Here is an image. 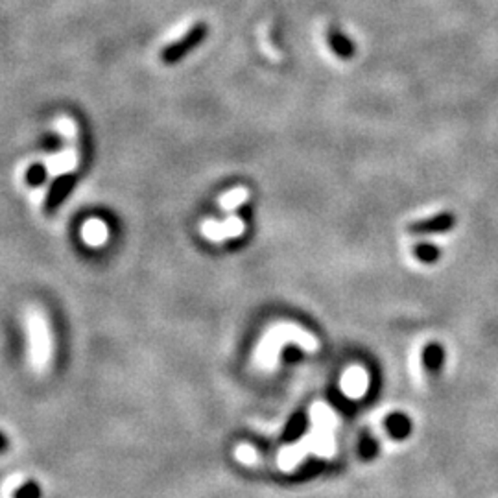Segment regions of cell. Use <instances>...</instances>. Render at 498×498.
<instances>
[{"label":"cell","instance_id":"12","mask_svg":"<svg viewBox=\"0 0 498 498\" xmlns=\"http://www.w3.org/2000/svg\"><path fill=\"white\" fill-rule=\"evenodd\" d=\"M13 498H41V487L35 482H26L13 491Z\"/></svg>","mask_w":498,"mask_h":498},{"label":"cell","instance_id":"4","mask_svg":"<svg viewBox=\"0 0 498 498\" xmlns=\"http://www.w3.org/2000/svg\"><path fill=\"white\" fill-rule=\"evenodd\" d=\"M307 428H308V415L305 414V411H295V414L288 419L286 426H284L281 441L286 445L295 443V441L303 438Z\"/></svg>","mask_w":498,"mask_h":498},{"label":"cell","instance_id":"7","mask_svg":"<svg viewBox=\"0 0 498 498\" xmlns=\"http://www.w3.org/2000/svg\"><path fill=\"white\" fill-rule=\"evenodd\" d=\"M327 39H328V44H331L332 52H334L336 56H340V58L349 59L355 56V44H352L351 39H349L347 35H343L342 32L331 30V32L327 34Z\"/></svg>","mask_w":498,"mask_h":498},{"label":"cell","instance_id":"8","mask_svg":"<svg viewBox=\"0 0 498 498\" xmlns=\"http://www.w3.org/2000/svg\"><path fill=\"white\" fill-rule=\"evenodd\" d=\"M445 360V351L440 343H430L426 345V349L423 351V364H425L426 371L438 373L443 366Z\"/></svg>","mask_w":498,"mask_h":498},{"label":"cell","instance_id":"3","mask_svg":"<svg viewBox=\"0 0 498 498\" xmlns=\"http://www.w3.org/2000/svg\"><path fill=\"white\" fill-rule=\"evenodd\" d=\"M456 218L450 212H441L438 216L426 218V220L414 222L408 225V233L411 235H430V233H443V231H450L454 227Z\"/></svg>","mask_w":498,"mask_h":498},{"label":"cell","instance_id":"2","mask_svg":"<svg viewBox=\"0 0 498 498\" xmlns=\"http://www.w3.org/2000/svg\"><path fill=\"white\" fill-rule=\"evenodd\" d=\"M74 185H76L74 174H61V176L56 177L52 181V185H50L49 192H46V198H44V212H54L69 198Z\"/></svg>","mask_w":498,"mask_h":498},{"label":"cell","instance_id":"15","mask_svg":"<svg viewBox=\"0 0 498 498\" xmlns=\"http://www.w3.org/2000/svg\"><path fill=\"white\" fill-rule=\"evenodd\" d=\"M6 450H8V440H6V435L0 434V454L6 452Z\"/></svg>","mask_w":498,"mask_h":498},{"label":"cell","instance_id":"10","mask_svg":"<svg viewBox=\"0 0 498 498\" xmlns=\"http://www.w3.org/2000/svg\"><path fill=\"white\" fill-rule=\"evenodd\" d=\"M358 454H360L362 459H373L378 454V441L371 435L364 434L358 441Z\"/></svg>","mask_w":498,"mask_h":498},{"label":"cell","instance_id":"1","mask_svg":"<svg viewBox=\"0 0 498 498\" xmlns=\"http://www.w3.org/2000/svg\"><path fill=\"white\" fill-rule=\"evenodd\" d=\"M207 35H209V26L205 23H196L181 39L174 41V43L162 49L161 61L166 65H176L177 61L191 54L192 50L198 49L205 41Z\"/></svg>","mask_w":498,"mask_h":498},{"label":"cell","instance_id":"9","mask_svg":"<svg viewBox=\"0 0 498 498\" xmlns=\"http://www.w3.org/2000/svg\"><path fill=\"white\" fill-rule=\"evenodd\" d=\"M83 236L87 240L89 244H102L103 240L108 238V229L102 222H89L83 227Z\"/></svg>","mask_w":498,"mask_h":498},{"label":"cell","instance_id":"5","mask_svg":"<svg viewBox=\"0 0 498 498\" xmlns=\"http://www.w3.org/2000/svg\"><path fill=\"white\" fill-rule=\"evenodd\" d=\"M384 426H386L388 434L393 438V440H406L411 432V421L408 419V415L401 414V411H393L386 417L384 421Z\"/></svg>","mask_w":498,"mask_h":498},{"label":"cell","instance_id":"13","mask_svg":"<svg viewBox=\"0 0 498 498\" xmlns=\"http://www.w3.org/2000/svg\"><path fill=\"white\" fill-rule=\"evenodd\" d=\"M46 179V168L43 165H32L26 174V181L30 186H39Z\"/></svg>","mask_w":498,"mask_h":498},{"label":"cell","instance_id":"11","mask_svg":"<svg viewBox=\"0 0 498 498\" xmlns=\"http://www.w3.org/2000/svg\"><path fill=\"white\" fill-rule=\"evenodd\" d=\"M414 253H415V257L421 260V262H425V264L435 262V260L440 259V249L432 244H419L417 248L414 249Z\"/></svg>","mask_w":498,"mask_h":498},{"label":"cell","instance_id":"6","mask_svg":"<svg viewBox=\"0 0 498 498\" xmlns=\"http://www.w3.org/2000/svg\"><path fill=\"white\" fill-rule=\"evenodd\" d=\"M244 231L242 222L236 218H231L227 224H205L203 225V233L212 240H222L229 238V236H236Z\"/></svg>","mask_w":498,"mask_h":498},{"label":"cell","instance_id":"14","mask_svg":"<svg viewBox=\"0 0 498 498\" xmlns=\"http://www.w3.org/2000/svg\"><path fill=\"white\" fill-rule=\"evenodd\" d=\"M245 196H248V192H245L244 189H236V191L229 192V194L225 196L224 200H222V205H224L225 209H233V207L240 205V203L245 200Z\"/></svg>","mask_w":498,"mask_h":498}]
</instances>
